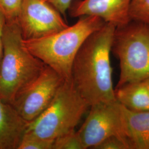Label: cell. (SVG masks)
Listing matches in <instances>:
<instances>
[{"mask_svg": "<svg viewBox=\"0 0 149 149\" xmlns=\"http://www.w3.org/2000/svg\"><path fill=\"white\" fill-rule=\"evenodd\" d=\"M28 124L11 104L0 99V149H18Z\"/></svg>", "mask_w": 149, "mask_h": 149, "instance_id": "10", "label": "cell"}, {"mask_svg": "<svg viewBox=\"0 0 149 149\" xmlns=\"http://www.w3.org/2000/svg\"><path fill=\"white\" fill-rule=\"evenodd\" d=\"M62 15H65L73 0H46Z\"/></svg>", "mask_w": 149, "mask_h": 149, "instance_id": "18", "label": "cell"}, {"mask_svg": "<svg viewBox=\"0 0 149 149\" xmlns=\"http://www.w3.org/2000/svg\"><path fill=\"white\" fill-rule=\"evenodd\" d=\"M116 28L105 23L86 39L74 58L71 80L90 106L116 100L110 57Z\"/></svg>", "mask_w": 149, "mask_h": 149, "instance_id": "1", "label": "cell"}, {"mask_svg": "<svg viewBox=\"0 0 149 149\" xmlns=\"http://www.w3.org/2000/svg\"><path fill=\"white\" fill-rule=\"evenodd\" d=\"M132 0H75L69 10L72 17L91 16L99 17L116 27L130 21L129 8Z\"/></svg>", "mask_w": 149, "mask_h": 149, "instance_id": "9", "label": "cell"}, {"mask_svg": "<svg viewBox=\"0 0 149 149\" xmlns=\"http://www.w3.org/2000/svg\"><path fill=\"white\" fill-rule=\"evenodd\" d=\"M90 107L71 79L64 80L48 107L28 124L26 133L54 140L74 129Z\"/></svg>", "mask_w": 149, "mask_h": 149, "instance_id": "4", "label": "cell"}, {"mask_svg": "<svg viewBox=\"0 0 149 149\" xmlns=\"http://www.w3.org/2000/svg\"><path fill=\"white\" fill-rule=\"evenodd\" d=\"M143 82H144V84H145V85L146 86V88L148 89V90L149 91V77L148 78V79H146V80H144Z\"/></svg>", "mask_w": 149, "mask_h": 149, "instance_id": "20", "label": "cell"}, {"mask_svg": "<svg viewBox=\"0 0 149 149\" xmlns=\"http://www.w3.org/2000/svg\"><path fill=\"white\" fill-rule=\"evenodd\" d=\"M71 26L44 37L23 40L27 49L64 80L71 79L74 58L86 39L106 22L95 16H84Z\"/></svg>", "mask_w": 149, "mask_h": 149, "instance_id": "2", "label": "cell"}, {"mask_svg": "<svg viewBox=\"0 0 149 149\" xmlns=\"http://www.w3.org/2000/svg\"><path fill=\"white\" fill-rule=\"evenodd\" d=\"M90 108L87 117L77 131L85 149H93L112 135L122 137V106L117 100L98 103Z\"/></svg>", "mask_w": 149, "mask_h": 149, "instance_id": "8", "label": "cell"}, {"mask_svg": "<svg viewBox=\"0 0 149 149\" xmlns=\"http://www.w3.org/2000/svg\"><path fill=\"white\" fill-rule=\"evenodd\" d=\"M129 16L131 20L141 22L149 26V0H132Z\"/></svg>", "mask_w": 149, "mask_h": 149, "instance_id": "14", "label": "cell"}, {"mask_svg": "<svg viewBox=\"0 0 149 149\" xmlns=\"http://www.w3.org/2000/svg\"><path fill=\"white\" fill-rule=\"evenodd\" d=\"M117 101L129 110L134 112L149 111V93L143 81L130 82L116 87Z\"/></svg>", "mask_w": 149, "mask_h": 149, "instance_id": "12", "label": "cell"}, {"mask_svg": "<svg viewBox=\"0 0 149 149\" xmlns=\"http://www.w3.org/2000/svg\"><path fill=\"white\" fill-rule=\"evenodd\" d=\"M17 21L24 40L44 37L69 26L46 0H23Z\"/></svg>", "mask_w": 149, "mask_h": 149, "instance_id": "7", "label": "cell"}, {"mask_svg": "<svg viewBox=\"0 0 149 149\" xmlns=\"http://www.w3.org/2000/svg\"><path fill=\"white\" fill-rule=\"evenodd\" d=\"M23 40L17 19L6 21L0 60V99L10 104L45 65L27 49Z\"/></svg>", "mask_w": 149, "mask_h": 149, "instance_id": "3", "label": "cell"}, {"mask_svg": "<svg viewBox=\"0 0 149 149\" xmlns=\"http://www.w3.org/2000/svg\"><path fill=\"white\" fill-rule=\"evenodd\" d=\"M5 23V17L0 11V60L3 52V33Z\"/></svg>", "mask_w": 149, "mask_h": 149, "instance_id": "19", "label": "cell"}, {"mask_svg": "<svg viewBox=\"0 0 149 149\" xmlns=\"http://www.w3.org/2000/svg\"><path fill=\"white\" fill-rule=\"evenodd\" d=\"M64 80L45 65L37 77L17 95L11 104L27 122H32L50 104Z\"/></svg>", "mask_w": 149, "mask_h": 149, "instance_id": "6", "label": "cell"}, {"mask_svg": "<svg viewBox=\"0 0 149 149\" xmlns=\"http://www.w3.org/2000/svg\"><path fill=\"white\" fill-rule=\"evenodd\" d=\"M23 0H0V11L5 17L6 21L17 19Z\"/></svg>", "mask_w": 149, "mask_h": 149, "instance_id": "16", "label": "cell"}, {"mask_svg": "<svg viewBox=\"0 0 149 149\" xmlns=\"http://www.w3.org/2000/svg\"><path fill=\"white\" fill-rule=\"evenodd\" d=\"M54 140L39 138L30 134L25 133L18 149H53Z\"/></svg>", "mask_w": 149, "mask_h": 149, "instance_id": "15", "label": "cell"}, {"mask_svg": "<svg viewBox=\"0 0 149 149\" xmlns=\"http://www.w3.org/2000/svg\"><path fill=\"white\" fill-rule=\"evenodd\" d=\"M112 53L119 61L120 75L116 87L149 77V26L131 20L116 28Z\"/></svg>", "mask_w": 149, "mask_h": 149, "instance_id": "5", "label": "cell"}, {"mask_svg": "<svg viewBox=\"0 0 149 149\" xmlns=\"http://www.w3.org/2000/svg\"><path fill=\"white\" fill-rule=\"evenodd\" d=\"M53 149H85L80 135L74 129L54 140Z\"/></svg>", "mask_w": 149, "mask_h": 149, "instance_id": "13", "label": "cell"}, {"mask_svg": "<svg viewBox=\"0 0 149 149\" xmlns=\"http://www.w3.org/2000/svg\"><path fill=\"white\" fill-rule=\"evenodd\" d=\"M93 149H128V148L120 135H114L102 141Z\"/></svg>", "mask_w": 149, "mask_h": 149, "instance_id": "17", "label": "cell"}, {"mask_svg": "<svg viewBox=\"0 0 149 149\" xmlns=\"http://www.w3.org/2000/svg\"><path fill=\"white\" fill-rule=\"evenodd\" d=\"M122 137L128 149H149V111L134 112L122 106Z\"/></svg>", "mask_w": 149, "mask_h": 149, "instance_id": "11", "label": "cell"}]
</instances>
